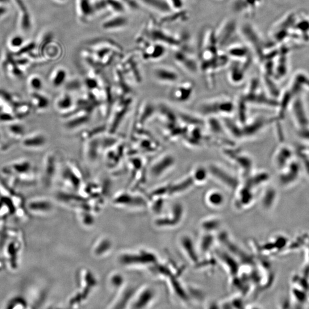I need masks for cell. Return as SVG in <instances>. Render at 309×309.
Listing matches in <instances>:
<instances>
[{
    "instance_id": "1",
    "label": "cell",
    "mask_w": 309,
    "mask_h": 309,
    "mask_svg": "<svg viewBox=\"0 0 309 309\" xmlns=\"http://www.w3.org/2000/svg\"><path fill=\"white\" fill-rule=\"evenodd\" d=\"M0 237V254L4 265L12 271L19 268L24 249L22 231L16 229H6Z\"/></svg>"
},
{
    "instance_id": "2",
    "label": "cell",
    "mask_w": 309,
    "mask_h": 309,
    "mask_svg": "<svg viewBox=\"0 0 309 309\" xmlns=\"http://www.w3.org/2000/svg\"><path fill=\"white\" fill-rule=\"evenodd\" d=\"M2 173L14 175L18 185L31 186L37 182V170L27 159H19L11 162L3 167Z\"/></svg>"
},
{
    "instance_id": "3",
    "label": "cell",
    "mask_w": 309,
    "mask_h": 309,
    "mask_svg": "<svg viewBox=\"0 0 309 309\" xmlns=\"http://www.w3.org/2000/svg\"><path fill=\"white\" fill-rule=\"evenodd\" d=\"M236 109V105L229 98L219 97L208 100L200 104L198 111L207 117L223 116L228 117Z\"/></svg>"
},
{
    "instance_id": "4",
    "label": "cell",
    "mask_w": 309,
    "mask_h": 309,
    "mask_svg": "<svg viewBox=\"0 0 309 309\" xmlns=\"http://www.w3.org/2000/svg\"><path fill=\"white\" fill-rule=\"evenodd\" d=\"M207 168L209 176L221 185L233 191L239 189L240 186L239 178L224 167L215 163H211Z\"/></svg>"
},
{
    "instance_id": "5",
    "label": "cell",
    "mask_w": 309,
    "mask_h": 309,
    "mask_svg": "<svg viewBox=\"0 0 309 309\" xmlns=\"http://www.w3.org/2000/svg\"><path fill=\"white\" fill-rule=\"evenodd\" d=\"M223 153L225 158L239 169L244 177H247L253 172V161L248 153L236 148H225Z\"/></svg>"
},
{
    "instance_id": "6",
    "label": "cell",
    "mask_w": 309,
    "mask_h": 309,
    "mask_svg": "<svg viewBox=\"0 0 309 309\" xmlns=\"http://www.w3.org/2000/svg\"><path fill=\"white\" fill-rule=\"evenodd\" d=\"M25 207L28 215L41 217L47 215L53 210V204L50 200L43 197L31 198L25 202Z\"/></svg>"
},
{
    "instance_id": "7",
    "label": "cell",
    "mask_w": 309,
    "mask_h": 309,
    "mask_svg": "<svg viewBox=\"0 0 309 309\" xmlns=\"http://www.w3.org/2000/svg\"><path fill=\"white\" fill-rule=\"evenodd\" d=\"M175 164H176V160L173 154L171 153L162 154L153 162L149 169L150 173L154 178H160L172 170Z\"/></svg>"
},
{
    "instance_id": "8",
    "label": "cell",
    "mask_w": 309,
    "mask_h": 309,
    "mask_svg": "<svg viewBox=\"0 0 309 309\" xmlns=\"http://www.w3.org/2000/svg\"><path fill=\"white\" fill-rule=\"evenodd\" d=\"M273 122V119H267L263 116L257 117L250 122L246 121L244 124H241L242 139L256 136Z\"/></svg>"
},
{
    "instance_id": "9",
    "label": "cell",
    "mask_w": 309,
    "mask_h": 309,
    "mask_svg": "<svg viewBox=\"0 0 309 309\" xmlns=\"http://www.w3.org/2000/svg\"><path fill=\"white\" fill-rule=\"evenodd\" d=\"M237 24L233 20H225L215 31V34L219 48L228 45L229 41L235 36Z\"/></svg>"
},
{
    "instance_id": "10",
    "label": "cell",
    "mask_w": 309,
    "mask_h": 309,
    "mask_svg": "<svg viewBox=\"0 0 309 309\" xmlns=\"http://www.w3.org/2000/svg\"><path fill=\"white\" fill-rule=\"evenodd\" d=\"M47 143V138L44 133L40 131L29 133L20 140L21 146L31 151H38L44 148Z\"/></svg>"
},
{
    "instance_id": "11",
    "label": "cell",
    "mask_w": 309,
    "mask_h": 309,
    "mask_svg": "<svg viewBox=\"0 0 309 309\" xmlns=\"http://www.w3.org/2000/svg\"><path fill=\"white\" fill-rule=\"evenodd\" d=\"M57 161L55 153L50 151L45 154L43 162V181L45 186H49L56 173Z\"/></svg>"
},
{
    "instance_id": "12",
    "label": "cell",
    "mask_w": 309,
    "mask_h": 309,
    "mask_svg": "<svg viewBox=\"0 0 309 309\" xmlns=\"http://www.w3.org/2000/svg\"><path fill=\"white\" fill-rule=\"evenodd\" d=\"M194 89V86L191 82L179 83L171 91V97L177 102L186 103L193 97Z\"/></svg>"
},
{
    "instance_id": "13",
    "label": "cell",
    "mask_w": 309,
    "mask_h": 309,
    "mask_svg": "<svg viewBox=\"0 0 309 309\" xmlns=\"http://www.w3.org/2000/svg\"><path fill=\"white\" fill-rule=\"evenodd\" d=\"M293 161V151L287 145L279 147L274 152L273 164L279 171H281Z\"/></svg>"
},
{
    "instance_id": "14",
    "label": "cell",
    "mask_w": 309,
    "mask_h": 309,
    "mask_svg": "<svg viewBox=\"0 0 309 309\" xmlns=\"http://www.w3.org/2000/svg\"><path fill=\"white\" fill-rule=\"evenodd\" d=\"M299 168H297L294 160L286 168L280 171L279 176V182L284 187H289L298 180L299 176Z\"/></svg>"
},
{
    "instance_id": "15",
    "label": "cell",
    "mask_w": 309,
    "mask_h": 309,
    "mask_svg": "<svg viewBox=\"0 0 309 309\" xmlns=\"http://www.w3.org/2000/svg\"><path fill=\"white\" fill-rule=\"evenodd\" d=\"M261 3L262 0H235L233 8L237 13L252 16Z\"/></svg>"
},
{
    "instance_id": "16",
    "label": "cell",
    "mask_w": 309,
    "mask_h": 309,
    "mask_svg": "<svg viewBox=\"0 0 309 309\" xmlns=\"http://www.w3.org/2000/svg\"><path fill=\"white\" fill-rule=\"evenodd\" d=\"M226 53L229 58H233L236 61L249 64V49L240 43L228 45Z\"/></svg>"
},
{
    "instance_id": "17",
    "label": "cell",
    "mask_w": 309,
    "mask_h": 309,
    "mask_svg": "<svg viewBox=\"0 0 309 309\" xmlns=\"http://www.w3.org/2000/svg\"><path fill=\"white\" fill-rule=\"evenodd\" d=\"M154 77L158 81L166 84H175L179 80V74L176 70L167 66H160L154 71Z\"/></svg>"
},
{
    "instance_id": "18",
    "label": "cell",
    "mask_w": 309,
    "mask_h": 309,
    "mask_svg": "<svg viewBox=\"0 0 309 309\" xmlns=\"http://www.w3.org/2000/svg\"><path fill=\"white\" fill-rule=\"evenodd\" d=\"M175 58L179 65L187 72L191 73L197 72L198 68L197 62L185 51H179L175 55Z\"/></svg>"
},
{
    "instance_id": "19",
    "label": "cell",
    "mask_w": 309,
    "mask_h": 309,
    "mask_svg": "<svg viewBox=\"0 0 309 309\" xmlns=\"http://www.w3.org/2000/svg\"><path fill=\"white\" fill-rule=\"evenodd\" d=\"M236 62V63L231 66L228 74V80L234 85L240 84L244 81L245 71L249 66L248 64Z\"/></svg>"
},
{
    "instance_id": "20",
    "label": "cell",
    "mask_w": 309,
    "mask_h": 309,
    "mask_svg": "<svg viewBox=\"0 0 309 309\" xmlns=\"http://www.w3.org/2000/svg\"><path fill=\"white\" fill-rule=\"evenodd\" d=\"M16 121L7 124L6 132L10 140L20 141L26 135V128L23 124Z\"/></svg>"
},
{
    "instance_id": "21",
    "label": "cell",
    "mask_w": 309,
    "mask_h": 309,
    "mask_svg": "<svg viewBox=\"0 0 309 309\" xmlns=\"http://www.w3.org/2000/svg\"><path fill=\"white\" fill-rule=\"evenodd\" d=\"M31 105L38 112L47 110L49 106V100L45 95L39 93H31L30 95Z\"/></svg>"
},
{
    "instance_id": "22",
    "label": "cell",
    "mask_w": 309,
    "mask_h": 309,
    "mask_svg": "<svg viewBox=\"0 0 309 309\" xmlns=\"http://www.w3.org/2000/svg\"><path fill=\"white\" fill-rule=\"evenodd\" d=\"M17 6L21 11L20 26L24 31H28L31 27V20L26 4L23 0H15Z\"/></svg>"
},
{
    "instance_id": "23",
    "label": "cell",
    "mask_w": 309,
    "mask_h": 309,
    "mask_svg": "<svg viewBox=\"0 0 309 309\" xmlns=\"http://www.w3.org/2000/svg\"><path fill=\"white\" fill-rule=\"evenodd\" d=\"M195 185V182L192 178L191 174L179 181V182L171 186L170 191L171 194H178L184 193L189 190L191 187Z\"/></svg>"
},
{
    "instance_id": "24",
    "label": "cell",
    "mask_w": 309,
    "mask_h": 309,
    "mask_svg": "<svg viewBox=\"0 0 309 309\" xmlns=\"http://www.w3.org/2000/svg\"><path fill=\"white\" fill-rule=\"evenodd\" d=\"M190 174L195 184H198V185H202L203 183L206 182L208 177H209L207 167L201 165L195 167Z\"/></svg>"
},
{
    "instance_id": "25",
    "label": "cell",
    "mask_w": 309,
    "mask_h": 309,
    "mask_svg": "<svg viewBox=\"0 0 309 309\" xmlns=\"http://www.w3.org/2000/svg\"><path fill=\"white\" fill-rule=\"evenodd\" d=\"M277 193L273 187H269L263 194L262 203L265 209L270 210L273 207L276 201Z\"/></svg>"
},
{
    "instance_id": "26",
    "label": "cell",
    "mask_w": 309,
    "mask_h": 309,
    "mask_svg": "<svg viewBox=\"0 0 309 309\" xmlns=\"http://www.w3.org/2000/svg\"><path fill=\"white\" fill-rule=\"evenodd\" d=\"M206 200L208 205L219 207L223 205L224 202V195L218 190H211L206 195Z\"/></svg>"
},
{
    "instance_id": "27",
    "label": "cell",
    "mask_w": 309,
    "mask_h": 309,
    "mask_svg": "<svg viewBox=\"0 0 309 309\" xmlns=\"http://www.w3.org/2000/svg\"><path fill=\"white\" fill-rule=\"evenodd\" d=\"M67 73L65 69L58 68L53 70L50 77V82L53 87L59 88L64 85Z\"/></svg>"
},
{
    "instance_id": "28",
    "label": "cell",
    "mask_w": 309,
    "mask_h": 309,
    "mask_svg": "<svg viewBox=\"0 0 309 309\" xmlns=\"http://www.w3.org/2000/svg\"><path fill=\"white\" fill-rule=\"evenodd\" d=\"M73 103V100L70 95L67 94H62L56 100L55 107L59 112H65L72 106Z\"/></svg>"
},
{
    "instance_id": "29",
    "label": "cell",
    "mask_w": 309,
    "mask_h": 309,
    "mask_svg": "<svg viewBox=\"0 0 309 309\" xmlns=\"http://www.w3.org/2000/svg\"><path fill=\"white\" fill-rule=\"evenodd\" d=\"M5 307L8 309H24L29 308V306L23 295H16L8 300Z\"/></svg>"
},
{
    "instance_id": "30",
    "label": "cell",
    "mask_w": 309,
    "mask_h": 309,
    "mask_svg": "<svg viewBox=\"0 0 309 309\" xmlns=\"http://www.w3.org/2000/svg\"><path fill=\"white\" fill-rule=\"evenodd\" d=\"M208 118L206 125L210 131L215 134H222L225 130L223 122H220L216 116L208 117Z\"/></svg>"
},
{
    "instance_id": "31",
    "label": "cell",
    "mask_w": 309,
    "mask_h": 309,
    "mask_svg": "<svg viewBox=\"0 0 309 309\" xmlns=\"http://www.w3.org/2000/svg\"><path fill=\"white\" fill-rule=\"evenodd\" d=\"M127 24V19L122 16H115L106 21L103 27L106 29H114L123 27Z\"/></svg>"
},
{
    "instance_id": "32",
    "label": "cell",
    "mask_w": 309,
    "mask_h": 309,
    "mask_svg": "<svg viewBox=\"0 0 309 309\" xmlns=\"http://www.w3.org/2000/svg\"><path fill=\"white\" fill-rule=\"evenodd\" d=\"M78 8L79 14L83 18H89L94 11L93 4L89 0H79Z\"/></svg>"
},
{
    "instance_id": "33",
    "label": "cell",
    "mask_w": 309,
    "mask_h": 309,
    "mask_svg": "<svg viewBox=\"0 0 309 309\" xmlns=\"http://www.w3.org/2000/svg\"><path fill=\"white\" fill-rule=\"evenodd\" d=\"M141 1L146 5L162 12H168L170 11V7L168 2L164 0H141Z\"/></svg>"
},
{
    "instance_id": "34",
    "label": "cell",
    "mask_w": 309,
    "mask_h": 309,
    "mask_svg": "<svg viewBox=\"0 0 309 309\" xmlns=\"http://www.w3.org/2000/svg\"><path fill=\"white\" fill-rule=\"evenodd\" d=\"M28 86L31 93H39L43 89V82L40 76L37 75H32L28 79Z\"/></svg>"
},
{
    "instance_id": "35",
    "label": "cell",
    "mask_w": 309,
    "mask_h": 309,
    "mask_svg": "<svg viewBox=\"0 0 309 309\" xmlns=\"http://www.w3.org/2000/svg\"><path fill=\"white\" fill-rule=\"evenodd\" d=\"M149 58L153 59H158L165 55L166 53V49L161 44H157L151 47L148 49V52L145 53Z\"/></svg>"
},
{
    "instance_id": "36",
    "label": "cell",
    "mask_w": 309,
    "mask_h": 309,
    "mask_svg": "<svg viewBox=\"0 0 309 309\" xmlns=\"http://www.w3.org/2000/svg\"><path fill=\"white\" fill-rule=\"evenodd\" d=\"M182 246L185 248V252L189 253L190 255V260H193L194 261L197 260L196 257V255L193 247V244L191 243V241L189 239H184L182 240Z\"/></svg>"
},
{
    "instance_id": "37",
    "label": "cell",
    "mask_w": 309,
    "mask_h": 309,
    "mask_svg": "<svg viewBox=\"0 0 309 309\" xmlns=\"http://www.w3.org/2000/svg\"><path fill=\"white\" fill-rule=\"evenodd\" d=\"M36 47V45L35 43H29L27 45H23L22 47L20 48L18 51L16 53V55L18 56H22L25 55V54L31 53V52Z\"/></svg>"
},
{
    "instance_id": "38",
    "label": "cell",
    "mask_w": 309,
    "mask_h": 309,
    "mask_svg": "<svg viewBox=\"0 0 309 309\" xmlns=\"http://www.w3.org/2000/svg\"><path fill=\"white\" fill-rule=\"evenodd\" d=\"M24 45V39L22 36L17 35L12 37L10 40V45L12 48H18L22 47Z\"/></svg>"
},
{
    "instance_id": "39",
    "label": "cell",
    "mask_w": 309,
    "mask_h": 309,
    "mask_svg": "<svg viewBox=\"0 0 309 309\" xmlns=\"http://www.w3.org/2000/svg\"><path fill=\"white\" fill-rule=\"evenodd\" d=\"M11 144L10 142L4 140L2 133L0 132V151H6L10 148Z\"/></svg>"
},
{
    "instance_id": "40",
    "label": "cell",
    "mask_w": 309,
    "mask_h": 309,
    "mask_svg": "<svg viewBox=\"0 0 309 309\" xmlns=\"http://www.w3.org/2000/svg\"><path fill=\"white\" fill-rule=\"evenodd\" d=\"M169 2L170 8L174 7L178 10H180L183 6L182 0H169Z\"/></svg>"
},
{
    "instance_id": "41",
    "label": "cell",
    "mask_w": 309,
    "mask_h": 309,
    "mask_svg": "<svg viewBox=\"0 0 309 309\" xmlns=\"http://www.w3.org/2000/svg\"><path fill=\"white\" fill-rule=\"evenodd\" d=\"M8 12V8L4 3H0V19L5 16Z\"/></svg>"
},
{
    "instance_id": "42",
    "label": "cell",
    "mask_w": 309,
    "mask_h": 309,
    "mask_svg": "<svg viewBox=\"0 0 309 309\" xmlns=\"http://www.w3.org/2000/svg\"><path fill=\"white\" fill-rule=\"evenodd\" d=\"M58 2H64L65 0H57Z\"/></svg>"
},
{
    "instance_id": "43",
    "label": "cell",
    "mask_w": 309,
    "mask_h": 309,
    "mask_svg": "<svg viewBox=\"0 0 309 309\" xmlns=\"http://www.w3.org/2000/svg\"><path fill=\"white\" fill-rule=\"evenodd\" d=\"M308 299H309V295H308Z\"/></svg>"
}]
</instances>
